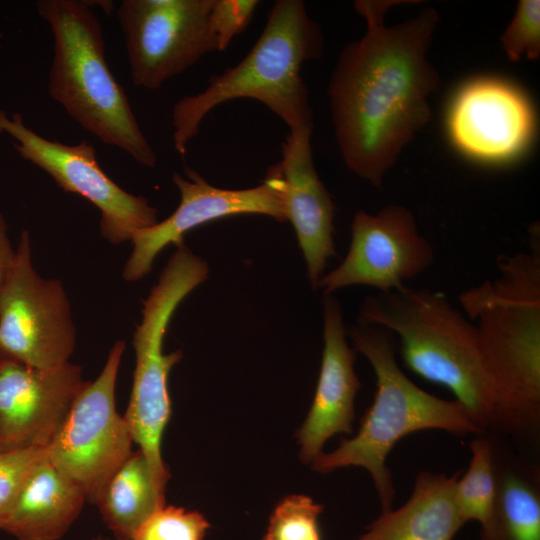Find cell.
Instances as JSON below:
<instances>
[{
	"instance_id": "obj_11",
	"label": "cell",
	"mask_w": 540,
	"mask_h": 540,
	"mask_svg": "<svg viewBox=\"0 0 540 540\" xmlns=\"http://www.w3.org/2000/svg\"><path fill=\"white\" fill-rule=\"evenodd\" d=\"M213 0H124L117 10L130 77L157 90L217 52L209 32Z\"/></svg>"
},
{
	"instance_id": "obj_29",
	"label": "cell",
	"mask_w": 540,
	"mask_h": 540,
	"mask_svg": "<svg viewBox=\"0 0 540 540\" xmlns=\"http://www.w3.org/2000/svg\"><path fill=\"white\" fill-rule=\"evenodd\" d=\"M92 540H110V539L100 535V536H97V537L93 538Z\"/></svg>"
},
{
	"instance_id": "obj_10",
	"label": "cell",
	"mask_w": 540,
	"mask_h": 540,
	"mask_svg": "<svg viewBox=\"0 0 540 540\" xmlns=\"http://www.w3.org/2000/svg\"><path fill=\"white\" fill-rule=\"evenodd\" d=\"M0 134L10 136L18 154L45 171L66 192L77 194L100 211V233L112 244L158 222V211L143 196L117 185L100 167L87 140L67 145L49 140L24 123L19 113L0 109Z\"/></svg>"
},
{
	"instance_id": "obj_19",
	"label": "cell",
	"mask_w": 540,
	"mask_h": 540,
	"mask_svg": "<svg viewBox=\"0 0 540 540\" xmlns=\"http://www.w3.org/2000/svg\"><path fill=\"white\" fill-rule=\"evenodd\" d=\"M459 475L419 472L408 501L396 510L382 512L355 540H453L465 524L454 501Z\"/></svg>"
},
{
	"instance_id": "obj_17",
	"label": "cell",
	"mask_w": 540,
	"mask_h": 540,
	"mask_svg": "<svg viewBox=\"0 0 540 540\" xmlns=\"http://www.w3.org/2000/svg\"><path fill=\"white\" fill-rule=\"evenodd\" d=\"M312 129L313 124L290 131L279 165L286 184L288 221L295 229L310 283L317 288L329 259L336 255L335 205L315 170Z\"/></svg>"
},
{
	"instance_id": "obj_21",
	"label": "cell",
	"mask_w": 540,
	"mask_h": 540,
	"mask_svg": "<svg viewBox=\"0 0 540 540\" xmlns=\"http://www.w3.org/2000/svg\"><path fill=\"white\" fill-rule=\"evenodd\" d=\"M95 505L117 540H134L144 522L165 506L143 453L133 451L104 485Z\"/></svg>"
},
{
	"instance_id": "obj_3",
	"label": "cell",
	"mask_w": 540,
	"mask_h": 540,
	"mask_svg": "<svg viewBox=\"0 0 540 540\" xmlns=\"http://www.w3.org/2000/svg\"><path fill=\"white\" fill-rule=\"evenodd\" d=\"M324 37L302 0H277L248 54L234 67L212 75L206 88L180 98L172 108L173 144L180 155L198 134L208 113L235 99L263 103L294 130L312 123L301 68L321 58Z\"/></svg>"
},
{
	"instance_id": "obj_5",
	"label": "cell",
	"mask_w": 540,
	"mask_h": 540,
	"mask_svg": "<svg viewBox=\"0 0 540 540\" xmlns=\"http://www.w3.org/2000/svg\"><path fill=\"white\" fill-rule=\"evenodd\" d=\"M359 320L393 333L407 368L449 389L483 433L491 428L495 396L474 325L445 294L407 286L378 292L363 301Z\"/></svg>"
},
{
	"instance_id": "obj_13",
	"label": "cell",
	"mask_w": 540,
	"mask_h": 540,
	"mask_svg": "<svg viewBox=\"0 0 540 540\" xmlns=\"http://www.w3.org/2000/svg\"><path fill=\"white\" fill-rule=\"evenodd\" d=\"M435 260L431 243L419 232L411 210L389 204L376 214L362 210L351 223V242L343 261L323 275L318 287L332 294L348 286H368L378 292L406 287Z\"/></svg>"
},
{
	"instance_id": "obj_4",
	"label": "cell",
	"mask_w": 540,
	"mask_h": 540,
	"mask_svg": "<svg viewBox=\"0 0 540 540\" xmlns=\"http://www.w3.org/2000/svg\"><path fill=\"white\" fill-rule=\"evenodd\" d=\"M347 336L374 370V400L361 420L358 433L343 440L334 451L322 452L312 467L321 473L349 466L365 468L374 482L382 512H386L392 509L395 496L386 462L398 441L427 429L458 435L483 432L460 402L436 397L405 375L396 360V337L389 330L358 319Z\"/></svg>"
},
{
	"instance_id": "obj_25",
	"label": "cell",
	"mask_w": 540,
	"mask_h": 540,
	"mask_svg": "<svg viewBox=\"0 0 540 540\" xmlns=\"http://www.w3.org/2000/svg\"><path fill=\"white\" fill-rule=\"evenodd\" d=\"M502 49L511 62L522 56L540 57V1L520 0L510 23L500 37Z\"/></svg>"
},
{
	"instance_id": "obj_18",
	"label": "cell",
	"mask_w": 540,
	"mask_h": 540,
	"mask_svg": "<svg viewBox=\"0 0 540 540\" xmlns=\"http://www.w3.org/2000/svg\"><path fill=\"white\" fill-rule=\"evenodd\" d=\"M86 501L80 486L49 461L45 448L0 531L17 540H58L78 518Z\"/></svg>"
},
{
	"instance_id": "obj_7",
	"label": "cell",
	"mask_w": 540,
	"mask_h": 540,
	"mask_svg": "<svg viewBox=\"0 0 540 540\" xmlns=\"http://www.w3.org/2000/svg\"><path fill=\"white\" fill-rule=\"evenodd\" d=\"M208 273L204 260L184 244L176 247L157 284L142 302V319L133 334L136 365L123 416L162 494L170 477L161 453L163 433L171 416L168 376L183 357L181 350L164 353V337L178 305Z\"/></svg>"
},
{
	"instance_id": "obj_2",
	"label": "cell",
	"mask_w": 540,
	"mask_h": 540,
	"mask_svg": "<svg viewBox=\"0 0 540 540\" xmlns=\"http://www.w3.org/2000/svg\"><path fill=\"white\" fill-rule=\"evenodd\" d=\"M498 275L463 291L462 312L473 323L490 379L492 429L535 436L540 423V230L529 228V250L499 255Z\"/></svg>"
},
{
	"instance_id": "obj_26",
	"label": "cell",
	"mask_w": 540,
	"mask_h": 540,
	"mask_svg": "<svg viewBox=\"0 0 540 540\" xmlns=\"http://www.w3.org/2000/svg\"><path fill=\"white\" fill-rule=\"evenodd\" d=\"M258 5L257 0H213L208 25L217 52L248 27Z\"/></svg>"
},
{
	"instance_id": "obj_20",
	"label": "cell",
	"mask_w": 540,
	"mask_h": 540,
	"mask_svg": "<svg viewBox=\"0 0 540 540\" xmlns=\"http://www.w3.org/2000/svg\"><path fill=\"white\" fill-rule=\"evenodd\" d=\"M492 444L497 491L480 540H540L539 468Z\"/></svg>"
},
{
	"instance_id": "obj_8",
	"label": "cell",
	"mask_w": 540,
	"mask_h": 540,
	"mask_svg": "<svg viewBox=\"0 0 540 540\" xmlns=\"http://www.w3.org/2000/svg\"><path fill=\"white\" fill-rule=\"evenodd\" d=\"M126 343L114 342L93 381H86L46 448L49 461L95 504L104 485L133 452V439L118 413L115 389Z\"/></svg>"
},
{
	"instance_id": "obj_15",
	"label": "cell",
	"mask_w": 540,
	"mask_h": 540,
	"mask_svg": "<svg viewBox=\"0 0 540 540\" xmlns=\"http://www.w3.org/2000/svg\"><path fill=\"white\" fill-rule=\"evenodd\" d=\"M85 383L71 362L38 369L0 357V452L47 448Z\"/></svg>"
},
{
	"instance_id": "obj_9",
	"label": "cell",
	"mask_w": 540,
	"mask_h": 540,
	"mask_svg": "<svg viewBox=\"0 0 540 540\" xmlns=\"http://www.w3.org/2000/svg\"><path fill=\"white\" fill-rule=\"evenodd\" d=\"M75 346L66 291L61 281L42 277L33 266L30 233L25 229L0 290V357L54 369L70 362Z\"/></svg>"
},
{
	"instance_id": "obj_14",
	"label": "cell",
	"mask_w": 540,
	"mask_h": 540,
	"mask_svg": "<svg viewBox=\"0 0 540 540\" xmlns=\"http://www.w3.org/2000/svg\"><path fill=\"white\" fill-rule=\"evenodd\" d=\"M536 112L527 94L498 77L482 76L462 85L450 102L446 126L454 147L488 164L510 162L530 145Z\"/></svg>"
},
{
	"instance_id": "obj_16",
	"label": "cell",
	"mask_w": 540,
	"mask_h": 540,
	"mask_svg": "<svg viewBox=\"0 0 540 540\" xmlns=\"http://www.w3.org/2000/svg\"><path fill=\"white\" fill-rule=\"evenodd\" d=\"M324 349L319 379L309 413L299 429L300 457L312 463L332 436L352 432L354 400L360 381L354 370L356 350L350 348L338 300L324 294Z\"/></svg>"
},
{
	"instance_id": "obj_23",
	"label": "cell",
	"mask_w": 540,
	"mask_h": 540,
	"mask_svg": "<svg viewBox=\"0 0 540 540\" xmlns=\"http://www.w3.org/2000/svg\"><path fill=\"white\" fill-rule=\"evenodd\" d=\"M323 506L306 495L282 499L269 519L263 540H322L319 516Z\"/></svg>"
},
{
	"instance_id": "obj_12",
	"label": "cell",
	"mask_w": 540,
	"mask_h": 540,
	"mask_svg": "<svg viewBox=\"0 0 540 540\" xmlns=\"http://www.w3.org/2000/svg\"><path fill=\"white\" fill-rule=\"evenodd\" d=\"M183 177L173 173L180 193L177 209L165 220L132 234V251L122 277L134 282L151 269L155 257L170 244H184V235L205 223L226 216L261 214L288 221L286 184L279 163L270 167L263 183L249 189H224L209 184L197 171L185 166Z\"/></svg>"
},
{
	"instance_id": "obj_22",
	"label": "cell",
	"mask_w": 540,
	"mask_h": 540,
	"mask_svg": "<svg viewBox=\"0 0 540 540\" xmlns=\"http://www.w3.org/2000/svg\"><path fill=\"white\" fill-rule=\"evenodd\" d=\"M470 450L469 467L455 482L454 501L464 523L474 520L482 525L491 515L497 491L492 439L477 437Z\"/></svg>"
},
{
	"instance_id": "obj_27",
	"label": "cell",
	"mask_w": 540,
	"mask_h": 540,
	"mask_svg": "<svg viewBox=\"0 0 540 540\" xmlns=\"http://www.w3.org/2000/svg\"><path fill=\"white\" fill-rule=\"evenodd\" d=\"M44 454L45 449L0 452V528L8 517L28 473Z\"/></svg>"
},
{
	"instance_id": "obj_1",
	"label": "cell",
	"mask_w": 540,
	"mask_h": 540,
	"mask_svg": "<svg viewBox=\"0 0 540 540\" xmlns=\"http://www.w3.org/2000/svg\"><path fill=\"white\" fill-rule=\"evenodd\" d=\"M417 0H356L366 30L339 55L327 87L335 138L345 165L375 188L403 148L431 118L428 97L440 77L428 50L440 22L436 9L387 26L396 5Z\"/></svg>"
},
{
	"instance_id": "obj_28",
	"label": "cell",
	"mask_w": 540,
	"mask_h": 540,
	"mask_svg": "<svg viewBox=\"0 0 540 540\" xmlns=\"http://www.w3.org/2000/svg\"><path fill=\"white\" fill-rule=\"evenodd\" d=\"M7 229L5 218L0 210V290L15 254V248L12 247Z\"/></svg>"
},
{
	"instance_id": "obj_6",
	"label": "cell",
	"mask_w": 540,
	"mask_h": 540,
	"mask_svg": "<svg viewBox=\"0 0 540 540\" xmlns=\"http://www.w3.org/2000/svg\"><path fill=\"white\" fill-rule=\"evenodd\" d=\"M36 8L54 39L50 97L103 143L121 149L142 166L155 167L157 155L107 63L102 26L91 4L39 0Z\"/></svg>"
},
{
	"instance_id": "obj_24",
	"label": "cell",
	"mask_w": 540,
	"mask_h": 540,
	"mask_svg": "<svg viewBox=\"0 0 540 540\" xmlns=\"http://www.w3.org/2000/svg\"><path fill=\"white\" fill-rule=\"evenodd\" d=\"M209 527L201 513L165 505L144 522L134 540H204Z\"/></svg>"
}]
</instances>
